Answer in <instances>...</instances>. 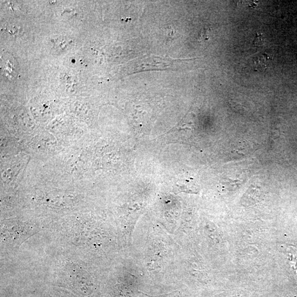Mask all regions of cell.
<instances>
[{
	"instance_id": "3",
	"label": "cell",
	"mask_w": 297,
	"mask_h": 297,
	"mask_svg": "<svg viewBox=\"0 0 297 297\" xmlns=\"http://www.w3.org/2000/svg\"><path fill=\"white\" fill-rule=\"evenodd\" d=\"M285 253L287 255L290 269L297 279V249L292 246H284Z\"/></svg>"
},
{
	"instance_id": "4",
	"label": "cell",
	"mask_w": 297,
	"mask_h": 297,
	"mask_svg": "<svg viewBox=\"0 0 297 297\" xmlns=\"http://www.w3.org/2000/svg\"><path fill=\"white\" fill-rule=\"evenodd\" d=\"M269 57L267 54H262V55L254 58V65L258 69H265Z\"/></svg>"
},
{
	"instance_id": "5",
	"label": "cell",
	"mask_w": 297,
	"mask_h": 297,
	"mask_svg": "<svg viewBox=\"0 0 297 297\" xmlns=\"http://www.w3.org/2000/svg\"><path fill=\"white\" fill-rule=\"evenodd\" d=\"M264 39L262 34L257 33V35H256V37L253 42L254 46L256 47V48H259V47L262 46L264 45Z\"/></svg>"
},
{
	"instance_id": "2",
	"label": "cell",
	"mask_w": 297,
	"mask_h": 297,
	"mask_svg": "<svg viewBox=\"0 0 297 297\" xmlns=\"http://www.w3.org/2000/svg\"><path fill=\"white\" fill-rule=\"evenodd\" d=\"M2 71L3 75L9 79L16 77L18 68L15 59L10 55H5L2 58Z\"/></svg>"
},
{
	"instance_id": "1",
	"label": "cell",
	"mask_w": 297,
	"mask_h": 297,
	"mask_svg": "<svg viewBox=\"0 0 297 297\" xmlns=\"http://www.w3.org/2000/svg\"><path fill=\"white\" fill-rule=\"evenodd\" d=\"M32 227H27L25 225H16L11 227H3L2 237L8 244L17 246L20 245L33 234Z\"/></svg>"
}]
</instances>
